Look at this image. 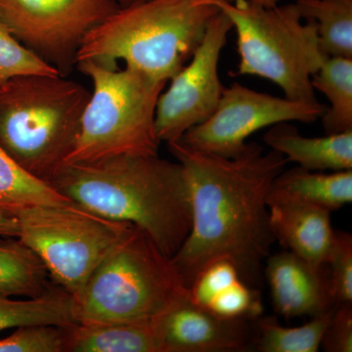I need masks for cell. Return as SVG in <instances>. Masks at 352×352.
Returning a JSON list of instances; mask_svg holds the SVG:
<instances>
[{"label":"cell","mask_w":352,"mask_h":352,"mask_svg":"<svg viewBox=\"0 0 352 352\" xmlns=\"http://www.w3.org/2000/svg\"><path fill=\"white\" fill-rule=\"evenodd\" d=\"M311 82L330 102L321 117L326 134L352 131V58H326Z\"/></svg>","instance_id":"21"},{"label":"cell","mask_w":352,"mask_h":352,"mask_svg":"<svg viewBox=\"0 0 352 352\" xmlns=\"http://www.w3.org/2000/svg\"><path fill=\"white\" fill-rule=\"evenodd\" d=\"M271 192L332 212L352 201V170L325 173L300 166L285 168Z\"/></svg>","instance_id":"18"},{"label":"cell","mask_w":352,"mask_h":352,"mask_svg":"<svg viewBox=\"0 0 352 352\" xmlns=\"http://www.w3.org/2000/svg\"><path fill=\"white\" fill-rule=\"evenodd\" d=\"M189 295L173 258L133 226L73 298L76 324L150 321Z\"/></svg>","instance_id":"5"},{"label":"cell","mask_w":352,"mask_h":352,"mask_svg":"<svg viewBox=\"0 0 352 352\" xmlns=\"http://www.w3.org/2000/svg\"><path fill=\"white\" fill-rule=\"evenodd\" d=\"M263 141L287 161L314 171L352 170V131L305 138L296 126L281 122L270 126Z\"/></svg>","instance_id":"16"},{"label":"cell","mask_w":352,"mask_h":352,"mask_svg":"<svg viewBox=\"0 0 352 352\" xmlns=\"http://www.w3.org/2000/svg\"><path fill=\"white\" fill-rule=\"evenodd\" d=\"M120 7H126L131 6V4L135 3V2L142 1V0H115Z\"/></svg>","instance_id":"31"},{"label":"cell","mask_w":352,"mask_h":352,"mask_svg":"<svg viewBox=\"0 0 352 352\" xmlns=\"http://www.w3.org/2000/svg\"><path fill=\"white\" fill-rule=\"evenodd\" d=\"M66 330L65 352H161L155 319L78 323Z\"/></svg>","instance_id":"17"},{"label":"cell","mask_w":352,"mask_h":352,"mask_svg":"<svg viewBox=\"0 0 352 352\" xmlns=\"http://www.w3.org/2000/svg\"><path fill=\"white\" fill-rule=\"evenodd\" d=\"M267 205L275 241L315 267L326 270L335 238L331 212L271 190Z\"/></svg>","instance_id":"14"},{"label":"cell","mask_w":352,"mask_h":352,"mask_svg":"<svg viewBox=\"0 0 352 352\" xmlns=\"http://www.w3.org/2000/svg\"><path fill=\"white\" fill-rule=\"evenodd\" d=\"M229 1H234V0H229ZM251 1L256 2V3L261 4L263 6L273 7L278 6L281 0H251Z\"/></svg>","instance_id":"30"},{"label":"cell","mask_w":352,"mask_h":352,"mask_svg":"<svg viewBox=\"0 0 352 352\" xmlns=\"http://www.w3.org/2000/svg\"><path fill=\"white\" fill-rule=\"evenodd\" d=\"M91 80L80 131L67 164L90 163L106 157L159 155L156 131L157 99L166 82L127 68L92 61L76 64Z\"/></svg>","instance_id":"7"},{"label":"cell","mask_w":352,"mask_h":352,"mask_svg":"<svg viewBox=\"0 0 352 352\" xmlns=\"http://www.w3.org/2000/svg\"><path fill=\"white\" fill-rule=\"evenodd\" d=\"M45 264L18 237L0 240V294L38 298L52 288Z\"/></svg>","instance_id":"19"},{"label":"cell","mask_w":352,"mask_h":352,"mask_svg":"<svg viewBox=\"0 0 352 352\" xmlns=\"http://www.w3.org/2000/svg\"><path fill=\"white\" fill-rule=\"evenodd\" d=\"M89 97L87 87L62 75L0 83V147L48 184L75 148Z\"/></svg>","instance_id":"4"},{"label":"cell","mask_w":352,"mask_h":352,"mask_svg":"<svg viewBox=\"0 0 352 352\" xmlns=\"http://www.w3.org/2000/svg\"><path fill=\"white\" fill-rule=\"evenodd\" d=\"M302 19L314 21L322 52L352 58V0H296Z\"/></svg>","instance_id":"22"},{"label":"cell","mask_w":352,"mask_h":352,"mask_svg":"<svg viewBox=\"0 0 352 352\" xmlns=\"http://www.w3.org/2000/svg\"><path fill=\"white\" fill-rule=\"evenodd\" d=\"M265 276L275 310L285 318L314 317L337 305L323 268L294 252L268 256Z\"/></svg>","instance_id":"13"},{"label":"cell","mask_w":352,"mask_h":352,"mask_svg":"<svg viewBox=\"0 0 352 352\" xmlns=\"http://www.w3.org/2000/svg\"><path fill=\"white\" fill-rule=\"evenodd\" d=\"M119 8L115 0H0V20L64 76L88 32Z\"/></svg>","instance_id":"9"},{"label":"cell","mask_w":352,"mask_h":352,"mask_svg":"<svg viewBox=\"0 0 352 352\" xmlns=\"http://www.w3.org/2000/svg\"><path fill=\"white\" fill-rule=\"evenodd\" d=\"M214 0H142L120 7L83 38L76 64L122 61L153 80L170 82L191 59L210 20Z\"/></svg>","instance_id":"3"},{"label":"cell","mask_w":352,"mask_h":352,"mask_svg":"<svg viewBox=\"0 0 352 352\" xmlns=\"http://www.w3.org/2000/svg\"><path fill=\"white\" fill-rule=\"evenodd\" d=\"M168 147L182 166L191 205V229L171 258L187 288L203 268L219 259L235 264L254 287L275 243L268 195L289 162L256 142L247 143L234 157L194 149L182 141Z\"/></svg>","instance_id":"1"},{"label":"cell","mask_w":352,"mask_h":352,"mask_svg":"<svg viewBox=\"0 0 352 352\" xmlns=\"http://www.w3.org/2000/svg\"><path fill=\"white\" fill-rule=\"evenodd\" d=\"M189 294L196 305L222 318L254 321L263 314L259 292L227 259L203 268L190 285Z\"/></svg>","instance_id":"15"},{"label":"cell","mask_w":352,"mask_h":352,"mask_svg":"<svg viewBox=\"0 0 352 352\" xmlns=\"http://www.w3.org/2000/svg\"><path fill=\"white\" fill-rule=\"evenodd\" d=\"M232 29V22L220 10L210 20L189 64L170 78V87L160 95L155 124L161 142L179 141L214 112L224 90L219 74L220 54Z\"/></svg>","instance_id":"11"},{"label":"cell","mask_w":352,"mask_h":352,"mask_svg":"<svg viewBox=\"0 0 352 352\" xmlns=\"http://www.w3.org/2000/svg\"><path fill=\"white\" fill-rule=\"evenodd\" d=\"M9 212L17 219L18 238L38 254L51 280L72 298L134 226L106 219L74 201L36 204Z\"/></svg>","instance_id":"8"},{"label":"cell","mask_w":352,"mask_h":352,"mask_svg":"<svg viewBox=\"0 0 352 352\" xmlns=\"http://www.w3.org/2000/svg\"><path fill=\"white\" fill-rule=\"evenodd\" d=\"M335 307L300 327H284L275 317L256 319L252 346L261 352H317Z\"/></svg>","instance_id":"23"},{"label":"cell","mask_w":352,"mask_h":352,"mask_svg":"<svg viewBox=\"0 0 352 352\" xmlns=\"http://www.w3.org/2000/svg\"><path fill=\"white\" fill-rule=\"evenodd\" d=\"M67 327L32 325L0 340V352H65Z\"/></svg>","instance_id":"26"},{"label":"cell","mask_w":352,"mask_h":352,"mask_svg":"<svg viewBox=\"0 0 352 352\" xmlns=\"http://www.w3.org/2000/svg\"><path fill=\"white\" fill-rule=\"evenodd\" d=\"M321 347L327 352L352 351L351 303L336 305L322 338Z\"/></svg>","instance_id":"28"},{"label":"cell","mask_w":352,"mask_h":352,"mask_svg":"<svg viewBox=\"0 0 352 352\" xmlns=\"http://www.w3.org/2000/svg\"><path fill=\"white\" fill-rule=\"evenodd\" d=\"M237 34L235 76H256L281 88L289 100L318 102L311 78L325 61L314 21L296 3L265 7L251 0H214Z\"/></svg>","instance_id":"6"},{"label":"cell","mask_w":352,"mask_h":352,"mask_svg":"<svg viewBox=\"0 0 352 352\" xmlns=\"http://www.w3.org/2000/svg\"><path fill=\"white\" fill-rule=\"evenodd\" d=\"M76 324L73 298L57 285L43 296L25 300H14L12 296L0 294V332L24 326L69 327Z\"/></svg>","instance_id":"20"},{"label":"cell","mask_w":352,"mask_h":352,"mask_svg":"<svg viewBox=\"0 0 352 352\" xmlns=\"http://www.w3.org/2000/svg\"><path fill=\"white\" fill-rule=\"evenodd\" d=\"M61 75L56 68L28 50L0 20V83L15 76Z\"/></svg>","instance_id":"25"},{"label":"cell","mask_w":352,"mask_h":352,"mask_svg":"<svg viewBox=\"0 0 352 352\" xmlns=\"http://www.w3.org/2000/svg\"><path fill=\"white\" fill-rule=\"evenodd\" d=\"M72 201L30 175L0 147V207L7 210L36 204Z\"/></svg>","instance_id":"24"},{"label":"cell","mask_w":352,"mask_h":352,"mask_svg":"<svg viewBox=\"0 0 352 352\" xmlns=\"http://www.w3.org/2000/svg\"><path fill=\"white\" fill-rule=\"evenodd\" d=\"M326 268L329 284L336 305L352 302V236L335 231L332 249Z\"/></svg>","instance_id":"27"},{"label":"cell","mask_w":352,"mask_h":352,"mask_svg":"<svg viewBox=\"0 0 352 352\" xmlns=\"http://www.w3.org/2000/svg\"><path fill=\"white\" fill-rule=\"evenodd\" d=\"M161 352L247 351L254 327L247 319H226L185 296L155 319Z\"/></svg>","instance_id":"12"},{"label":"cell","mask_w":352,"mask_h":352,"mask_svg":"<svg viewBox=\"0 0 352 352\" xmlns=\"http://www.w3.org/2000/svg\"><path fill=\"white\" fill-rule=\"evenodd\" d=\"M0 236L18 237L19 227L16 217L9 210L0 207Z\"/></svg>","instance_id":"29"},{"label":"cell","mask_w":352,"mask_h":352,"mask_svg":"<svg viewBox=\"0 0 352 352\" xmlns=\"http://www.w3.org/2000/svg\"><path fill=\"white\" fill-rule=\"evenodd\" d=\"M328 106L307 103L256 91L239 82L224 87L214 112L190 129L179 141L201 151L234 157L244 151L254 132L281 122H312L320 119Z\"/></svg>","instance_id":"10"},{"label":"cell","mask_w":352,"mask_h":352,"mask_svg":"<svg viewBox=\"0 0 352 352\" xmlns=\"http://www.w3.org/2000/svg\"><path fill=\"white\" fill-rule=\"evenodd\" d=\"M48 185L95 214L133 224L170 258L191 229V205L182 166L159 155H122L67 164Z\"/></svg>","instance_id":"2"}]
</instances>
